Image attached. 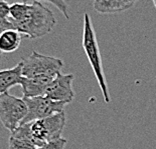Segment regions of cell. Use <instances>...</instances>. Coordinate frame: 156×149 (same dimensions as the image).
<instances>
[{
	"instance_id": "obj_12",
	"label": "cell",
	"mask_w": 156,
	"mask_h": 149,
	"mask_svg": "<svg viewBox=\"0 0 156 149\" xmlns=\"http://www.w3.org/2000/svg\"><path fill=\"white\" fill-rule=\"evenodd\" d=\"M8 147L9 149H37V147L31 142L24 140V139L16 138L11 135L9 136Z\"/></svg>"
},
{
	"instance_id": "obj_15",
	"label": "cell",
	"mask_w": 156,
	"mask_h": 149,
	"mask_svg": "<svg viewBox=\"0 0 156 149\" xmlns=\"http://www.w3.org/2000/svg\"><path fill=\"white\" fill-rule=\"evenodd\" d=\"M7 29H14V26L8 18H4L0 15V33Z\"/></svg>"
},
{
	"instance_id": "obj_10",
	"label": "cell",
	"mask_w": 156,
	"mask_h": 149,
	"mask_svg": "<svg viewBox=\"0 0 156 149\" xmlns=\"http://www.w3.org/2000/svg\"><path fill=\"white\" fill-rule=\"evenodd\" d=\"M22 63L19 62L12 68L0 70V93H5L11 87L20 85L22 79Z\"/></svg>"
},
{
	"instance_id": "obj_3",
	"label": "cell",
	"mask_w": 156,
	"mask_h": 149,
	"mask_svg": "<svg viewBox=\"0 0 156 149\" xmlns=\"http://www.w3.org/2000/svg\"><path fill=\"white\" fill-rule=\"evenodd\" d=\"M83 48L92 66L96 78H97L98 84L100 86L103 97L106 103H110L111 97L109 93V89L106 81V76L103 69L102 58L100 53V47H99L97 36L94 30V26L92 24V19L88 13L84 16V28H83Z\"/></svg>"
},
{
	"instance_id": "obj_11",
	"label": "cell",
	"mask_w": 156,
	"mask_h": 149,
	"mask_svg": "<svg viewBox=\"0 0 156 149\" xmlns=\"http://www.w3.org/2000/svg\"><path fill=\"white\" fill-rule=\"evenodd\" d=\"M22 34L16 29H7L0 33V51L2 53H11L20 46Z\"/></svg>"
},
{
	"instance_id": "obj_1",
	"label": "cell",
	"mask_w": 156,
	"mask_h": 149,
	"mask_svg": "<svg viewBox=\"0 0 156 149\" xmlns=\"http://www.w3.org/2000/svg\"><path fill=\"white\" fill-rule=\"evenodd\" d=\"M66 122V113L62 111L52 116L22 124L10 132V135L31 142L38 148L49 140L62 137Z\"/></svg>"
},
{
	"instance_id": "obj_13",
	"label": "cell",
	"mask_w": 156,
	"mask_h": 149,
	"mask_svg": "<svg viewBox=\"0 0 156 149\" xmlns=\"http://www.w3.org/2000/svg\"><path fill=\"white\" fill-rule=\"evenodd\" d=\"M26 2L27 0H19V2ZM32 2H48V3H51L54 4L56 8L58 9L59 11L62 13V15L65 16L66 19H69V6L67 4V2L65 0H31Z\"/></svg>"
},
{
	"instance_id": "obj_5",
	"label": "cell",
	"mask_w": 156,
	"mask_h": 149,
	"mask_svg": "<svg viewBox=\"0 0 156 149\" xmlns=\"http://www.w3.org/2000/svg\"><path fill=\"white\" fill-rule=\"evenodd\" d=\"M27 115V106L23 98L15 97L8 92L0 93V121L12 132L19 127Z\"/></svg>"
},
{
	"instance_id": "obj_7",
	"label": "cell",
	"mask_w": 156,
	"mask_h": 149,
	"mask_svg": "<svg viewBox=\"0 0 156 149\" xmlns=\"http://www.w3.org/2000/svg\"><path fill=\"white\" fill-rule=\"evenodd\" d=\"M74 74L58 73L48 86L44 96L54 101L69 104L74 100L75 91L73 88Z\"/></svg>"
},
{
	"instance_id": "obj_4",
	"label": "cell",
	"mask_w": 156,
	"mask_h": 149,
	"mask_svg": "<svg viewBox=\"0 0 156 149\" xmlns=\"http://www.w3.org/2000/svg\"><path fill=\"white\" fill-rule=\"evenodd\" d=\"M22 63V76L26 78H34L37 76L54 75L61 73L64 67L62 59L41 54L36 51H32L26 57H23Z\"/></svg>"
},
{
	"instance_id": "obj_6",
	"label": "cell",
	"mask_w": 156,
	"mask_h": 149,
	"mask_svg": "<svg viewBox=\"0 0 156 149\" xmlns=\"http://www.w3.org/2000/svg\"><path fill=\"white\" fill-rule=\"evenodd\" d=\"M23 100L25 101L27 106V115L22 121L21 125L61 113L65 111L66 105H68L64 102L54 101L46 98L45 96H36L29 98L23 97Z\"/></svg>"
},
{
	"instance_id": "obj_9",
	"label": "cell",
	"mask_w": 156,
	"mask_h": 149,
	"mask_svg": "<svg viewBox=\"0 0 156 149\" xmlns=\"http://www.w3.org/2000/svg\"><path fill=\"white\" fill-rule=\"evenodd\" d=\"M138 0H94V9L102 14H115L132 8Z\"/></svg>"
},
{
	"instance_id": "obj_14",
	"label": "cell",
	"mask_w": 156,
	"mask_h": 149,
	"mask_svg": "<svg viewBox=\"0 0 156 149\" xmlns=\"http://www.w3.org/2000/svg\"><path fill=\"white\" fill-rule=\"evenodd\" d=\"M68 143V140L64 137H58L52 140L48 141L42 146L38 147L37 149H65L66 145Z\"/></svg>"
},
{
	"instance_id": "obj_8",
	"label": "cell",
	"mask_w": 156,
	"mask_h": 149,
	"mask_svg": "<svg viewBox=\"0 0 156 149\" xmlns=\"http://www.w3.org/2000/svg\"><path fill=\"white\" fill-rule=\"evenodd\" d=\"M56 76L54 75H44L37 76L34 78L22 77L20 86L22 89L23 97H36V96H44L48 86L54 80Z\"/></svg>"
},
{
	"instance_id": "obj_16",
	"label": "cell",
	"mask_w": 156,
	"mask_h": 149,
	"mask_svg": "<svg viewBox=\"0 0 156 149\" xmlns=\"http://www.w3.org/2000/svg\"><path fill=\"white\" fill-rule=\"evenodd\" d=\"M1 62H2V52L0 51V65H1Z\"/></svg>"
},
{
	"instance_id": "obj_2",
	"label": "cell",
	"mask_w": 156,
	"mask_h": 149,
	"mask_svg": "<svg viewBox=\"0 0 156 149\" xmlns=\"http://www.w3.org/2000/svg\"><path fill=\"white\" fill-rule=\"evenodd\" d=\"M56 24L54 13L41 2L27 5L23 17L13 23L14 29L28 39H37L52 31Z\"/></svg>"
}]
</instances>
